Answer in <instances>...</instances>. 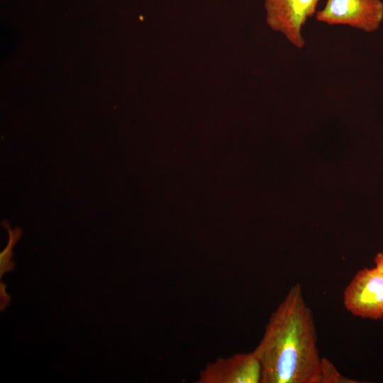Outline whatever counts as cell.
Masks as SVG:
<instances>
[{"label": "cell", "instance_id": "3", "mask_svg": "<svg viewBox=\"0 0 383 383\" xmlns=\"http://www.w3.org/2000/svg\"><path fill=\"white\" fill-rule=\"evenodd\" d=\"M321 0H265V19L269 27L280 33L295 48L306 44L302 34L307 20L316 13Z\"/></svg>", "mask_w": 383, "mask_h": 383}, {"label": "cell", "instance_id": "1", "mask_svg": "<svg viewBox=\"0 0 383 383\" xmlns=\"http://www.w3.org/2000/svg\"><path fill=\"white\" fill-rule=\"evenodd\" d=\"M253 351L262 367L260 383H321L315 323L300 284L272 313Z\"/></svg>", "mask_w": 383, "mask_h": 383}, {"label": "cell", "instance_id": "2", "mask_svg": "<svg viewBox=\"0 0 383 383\" xmlns=\"http://www.w3.org/2000/svg\"><path fill=\"white\" fill-rule=\"evenodd\" d=\"M316 19L330 26L343 25L366 33L377 30L383 21L382 0H327Z\"/></svg>", "mask_w": 383, "mask_h": 383}, {"label": "cell", "instance_id": "4", "mask_svg": "<svg viewBox=\"0 0 383 383\" xmlns=\"http://www.w3.org/2000/svg\"><path fill=\"white\" fill-rule=\"evenodd\" d=\"M343 304L355 316L383 318V276L375 267L355 274L344 290Z\"/></svg>", "mask_w": 383, "mask_h": 383}, {"label": "cell", "instance_id": "8", "mask_svg": "<svg viewBox=\"0 0 383 383\" xmlns=\"http://www.w3.org/2000/svg\"><path fill=\"white\" fill-rule=\"evenodd\" d=\"M375 267L383 276V251L379 252L374 257Z\"/></svg>", "mask_w": 383, "mask_h": 383}, {"label": "cell", "instance_id": "7", "mask_svg": "<svg viewBox=\"0 0 383 383\" xmlns=\"http://www.w3.org/2000/svg\"><path fill=\"white\" fill-rule=\"evenodd\" d=\"M4 226L8 230L9 234V240L7 246L5 249L1 252V276L6 271L11 270L13 269V263L11 262V258L13 256L12 254V248L17 242V240L21 237V231L20 228H17L15 230H11L9 225H4Z\"/></svg>", "mask_w": 383, "mask_h": 383}, {"label": "cell", "instance_id": "6", "mask_svg": "<svg viewBox=\"0 0 383 383\" xmlns=\"http://www.w3.org/2000/svg\"><path fill=\"white\" fill-rule=\"evenodd\" d=\"M344 377L327 358H321V383H357Z\"/></svg>", "mask_w": 383, "mask_h": 383}, {"label": "cell", "instance_id": "5", "mask_svg": "<svg viewBox=\"0 0 383 383\" xmlns=\"http://www.w3.org/2000/svg\"><path fill=\"white\" fill-rule=\"evenodd\" d=\"M262 367L254 351L218 358L207 364L197 383H259Z\"/></svg>", "mask_w": 383, "mask_h": 383}]
</instances>
